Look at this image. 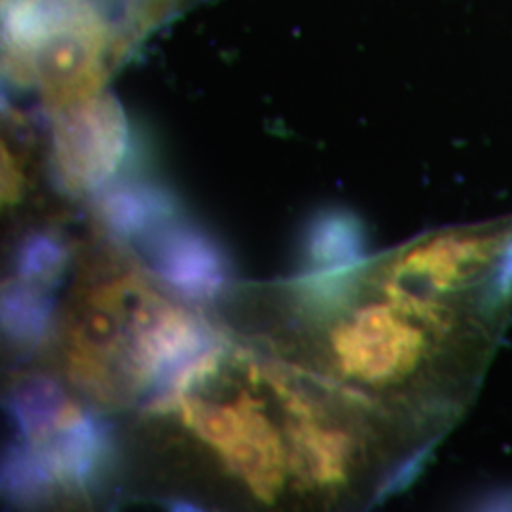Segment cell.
Wrapping results in <instances>:
<instances>
[{
	"instance_id": "cell-1",
	"label": "cell",
	"mask_w": 512,
	"mask_h": 512,
	"mask_svg": "<svg viewBox=\"0 0 512 512\" xmlns=\"http://www.w3.org/2000/svg\"><path fill=\"white\" fill-rule=\"evenodd\" d=\"M133 454L171 494L370 509L406 490L440 442L382 406L219 336L139 408Z\"/></svg>"
},
{
	"instance_id": "cell-2",
	"label": "cell",
	"mask_w": 512,
	"mask_h": 512,
	"mask_svg": "<svg viewBox=\"0 0 512 512\" xmlns=\"http://www.w3.org/2000/svg\"><path fill=\"white\" fill-rule=\"evenodd\" d=\"M241 342L444 439L467 416L507 330L389 272L380 256L266 285L226 287Z\"/></svg>"
},
{
	"instance_id": "cell-3",
	"label": "cell",
	"mask_w": 512,
	"mask_h": 512,
	"mask_svg": "<svg viewBox=\"0 0 512 512\" xmlns=\"http://www.w3.org/2000/svg\"><path fill=\"white\" fill-rule=\"evenodd\" d=\"M198 308L118 241L92 245L55 319L57 372L97 408L139 410L219 336Z\"/></svg>"
},
{
	"instance_id": "cell-4",
	"label": "cell",
	"mask_w": 512,
	"mask_h": 512,
	"mask_svg": "<svg viewBox=\"0 0 512 512\" xmlns=\"http://www.w3.org/2000/svg\"><path fill=\"white\" fill-rule=\"evenodd\" d=\"M126 52L128 33L97 0H2L4 73L48 112L105 92Z\"/></svg>"
},
{
	"instance_id": "cell-5",
	"label": "cell",
	"mask_w": 512,
	"mask_h": 512,
	"mask_svg": "<svg viewBox=\"0 0 512 512\" xmlns=\"http://www.w3.org/2000/svg\"><path fill=\"white\" fill-rule=\"evenodd\" d=\"M440 302L497 329L512 323V215L444 226L378 253Z\"/></svg>"
},
{
	"instance_id": "cell-6",
	"label": "cell",
	"mask_w": 512,
	"mask_h": 512,
	"mask_svg": "<svg viewBox=\"0 0 512 512\" xmlns=\"http://www.w3.org/2000/svg\"><path fill=\"white\" fill-rule=\"evenodd\" d=\"M18 442L46 467L57 495L80 497L103 488L114 467V431L42 374L21 376L8 395Z\"/></svg>"
},
{
	"instance_id": "cell-7",
	"label": "cell",
	"mask_w": 512,
	"mask_h": 512,
	"mask_svg": "<svg viewBox=\"0 0 512 512\" xmlns=\"http://www.w3.org/2000/svg\"><path fill=\"white\" fill-rule=\"evenodd\" d=\"M50 116L55 181L73 196L97 194L112 181L128 154V120L118 99L101 92Z\"/></svg>"
},
{
	"instance_id": "cell-8",
	"label": "cell",
	"mask_w": 512,
	"mask_h": 512,
	"mask_svg": "<svg viewBox=\"0 0 512 512\" xmlns=\"http://www.w3.org/2000/svg\"><path fill=\"white\" fill-rule=\"evenodd\" d=\"M148 268L196 306L209 304L226 291L228 260L219 243L200 228L179 222L164 224L147 238Z\"/></svg>"
},
{
	"instance_id": "cell-9",
	"label": "cell",
	"mask_w": 512,
	"mask_h": 512,
	"mask_svg": "<svg viewBox=\"0 0 512 512\" xmlns=\"http://www.w3.org/2000/svg\"><path fill=\"white\" fill-rule=\"evenodd\" d=\"M97 217L118 239H145L175 219V200L147 183L107 184L95 194Z\"/></svg>"
},
{
	"instance_id": "cell-10",
	"label": "cell",
	"mask_w": 512,
	"mask_h": 512,
	"mask_svg": "<svg viewBox=\"0 0 512 512\" xmlns=\"http://www.w3.org/2000/svg\"><path fill=\"white\" fill-rule=\"evenodd\" d=\"M55 323L52 289L8 279L2 291V329L19 353H35L48 340Z\"/></svg>"
},
{
	"instance_id": "cell-11",
	"label": "cell",
	"mask_w": 512,
	"mask_h": 512,
	"mask_svg": "<svg viewBox=\"0 0 512 512\" xmlns=\"http://www.w3.org/2000/svg\"><path fill=\"white\" fill-rule=\"evenodd\" d=\"M357 224L342 213H323L311 219L302 243V272L330 270L361 258Z\"/></svg>"
},
{
	"instance_id": "cell-12",
	"label": "cell",
	"mask_w": 512,
	"mask_h": 512,
	"mask_svg": "<svg viewBox=\"0 0 512 512\" xmlns=\"http://www.w3.org/2000/svg\"><path fill=\"white\" fill-rule=\"evenodd\" d=\"M71 262L69 243L52 230H33L23 234L14 253L16 279L54 289L65 277Z\"/></svg>"
}]
</instances>
